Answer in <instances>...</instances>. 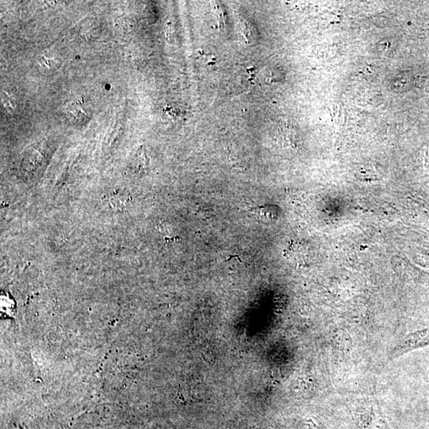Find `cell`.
<instances>
[{
    "label": "cell",
    "instance_id": "cell-1",
    "mask_svg": "<svg viewBox=\"0 0 429 429\" xmlns=\"http://www.w3.org/2000/svg\"><path fill=\"white\" fill-rule=\"evenodd\" d=\"M429 344V328L427 329L421 330L416 331L411 335H408L402 342L399 343L392 350L389 357L390 358H395L396 357L416 349L421 348Z\"/></svg>",
    "mask_w": 429,
    "mask_h": 429
},
{
    "label": "cell",
    "instance_id": "cell-2",
    "mask_svg": "<svg viewBox=\"0 0 429 429\" xmlns=\"http://www.w3.org/2000/svg\"><path fill=\"white\" fill-rule=\"evenodd\" d=\"M250 214L258 220L272 221L279 218L278 207L270 205L259 206L250 210Z\"/></svg>",
    "mask_w": 429,
    "mask_h": 429
},
{
    "label": "cell",
    "instance_id": "cell-3",
    "mask_svg": "<svg viewBox=\"0 0 429 429\" xmlns=\"http://www.w3.org/2000/svg\"><path fill=\"white\" fill-rule=\"evenodd\" d=\"M130 200H131V199L128 197V195L119 193V192L110 194V204L113 207H115L117 209L124 210L128 205Z\"/></svg>",
    "mask_w": 429,
    "mask_h": 429
}]
</instances>
